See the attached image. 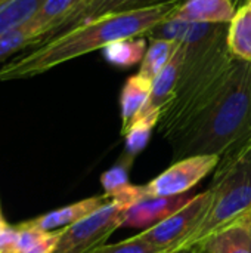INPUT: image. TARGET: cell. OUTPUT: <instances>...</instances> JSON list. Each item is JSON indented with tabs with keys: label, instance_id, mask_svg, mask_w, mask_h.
I'll use <instances>...</instances> for the list:
<instances>
[{
	"label": "cell",
	"instance_id": "6da1fadb",
	"mask_svg": "<svg viewBox=\"0 0 251 253\" xmlns=\"http://www.w3.org/2000/svg\"><path fill=\"white\" fill-rule=\"evenodd\" d=\"M146 37L170 39L185 49L175 96L161 111L157 126L158 133L170 142L220 93L235 58L228 46V25L223 24L169 19Z\"/></svg>",
	"mask_w": 251,
	"mask_h": 253
},
{
	"label": "cell",
	"instance_id": "7a4b0ae2",
	"mask_svg": "<svg viewBox=\"0 0 251 253\" xmlns=\"http://www.w3.org/2000/svg\"><path fill=\"white\" fill-rule=\"evenodd\" d=\"M185 0H167L136 10L112 13L78 25L37 47L10 59L0 68V82L21 80L46 73L56 65L105 49L114 42L146 37L154 28L172 19Z\"/></svg>",
	"mask_w": 251,
	"mask_h": 253
},
{
	"label": "cell",
	"instance_id": "3957f363",
	"mask_svg": "<svg viewBox=\"0 0 251 253\" xmlns=\"http://www.w3.org/2000/svg\"><path fill=\"white\" fill-rule=\"evenodd\" d=\"M251 135V62L234 61L220 93L170 142L175 162L222 156Z\"/></svg>",
	"mask_w": 251,
	"mask_h": 253
},
{
	"label": "cell",
	"instance_id": "277c9868",
	"mask_svg": "<svg viewBox=\"0 0 251 253\" xmlns=\"http://www.w3.org/2000/svg\"><path fill=\"white\" fill-rule=\"evenodd\" d=\"M210 206L175 251L203 245L210 236L251 211V135L220 156L215 169Z\"/></svg>",
	"mask_w": 251,
	"mask_h": 253
},
{
	"label": "cell",
	"instance_id": "5b68a950",
	"mask_svg": "<svg viewBox=\"0 0 251 253\" xmlns=\"http://www.w3.org/2000/svg\"><path fill=\"white\" fill-rule=\"evenodd\" d=\"M145 187L127 185L105 206L80 222L61 230L59 242L53 253H89L123 227L130 206L146 196Z\"/></svg>",
	"mask_w": 251,
	"mask_h": 253
},
{
	"label": "cell",
	"instance_id": "8992f818",
	"mask_svg": "<svg viewBox=\"0 0 251 253\" xmlns=\"http://www.w3.org/2000/svg\"><path fill=\"white\" fill-rule=\"evenodd\" d=\"M210 199L212 194L207 188L204 193L191 197L175 213H172L161 222L141 231L136 236L154 246L170 249L175 252L176 245L182 239H185L198 224V221L206 215L210 206Z\"/></svg>",
	"mask_w": 251,
	"mask_h": 253
},
{
	"label": "cell",
	"instance_id": "52a82bcc",
	"mask_svg": "<svg viewBox=\"0 0 251 253\" xmlns=\"http://www.w3.org/2000/svg\"><path fill=\"white\" fill-rule=\"evenodd\" d=\"M220 157L213 154L191 156L175 162L161 175L152 179L145 190L152 197H178L195 187L216 169Z\"/></svg>",
	"mask_w": 251,
	"mask_h": 253
},
{
	"label": "cell",
	"instance_id": "ba28073f",
	"mask_svg": "<svg viewBox=\"0 0 251 253\" xmlns=\"http://www.w3.org/2000/svg\"><path fill=\"white\" fill-rule=\"evenodd\" d=\"M161 1L167 0H80L61 21H58L34 46H40L78 25L96 21L99 18L112 15V13H121L129 10L142 9L146 6H152Z\"/></svg>",
	"mask_w": 251,
	"mask_h": 253
},
{
	"label": "cell",
	"instance_id": "9c48e42d",
	"mask_svg": "<svg viewBox=\"0 0 251 253\" xmlns=\"http://www.w3.org/2000/svg\"><path fill=\"white\" fill-rule=\"evenodd\" d=\"M111 199L112 197H109L107 194L84 199V200H80L77 203L64 206V208L52 211L49 213H44V215H41V216H38L36 219L27 221V224L34 227V228H38V230H41L44 233L61 231V230H65V228L80 222L81 219L90 216L98 209L105 206Z\"/></svg>",
	"mask_w": 251,
	"mask_h": 253
},
{
	"label": "cell",
	"instance_id": "30bf717a",
	"mask_svg": "<svg viewBox=\"0 0 251 253\" xmlns=\"http://www.w3.org/2000/svg\"><path fill=\"white\" fill-rule=\"evenodd\" d=\"M189 199L188 197H152L145 196L138 203L129 208L126 213V219L123 227H133V228H149L172 213H175L178 209H180Z\"/></svg>",
	"mask_w": 251,
	"mask_h": 253
},
{
	"label": "cell",
	"instance_id": "8fae6325",
	"mask_svg": "<svg viewBox=\"0 0 251 253\" xmlns=\"http://www.w3.org/2000/svg\"><path fill=\"white\" fill-rule=\"evenodd\" d=\"M183 56H185V49L182 44L178 43V49H176L175 55L172 56V59L158 73V76L152 80L149 99L139 117H143L151 113H161L164 110V107L173 99L175 90L178 86V80L180 77L182 65H183Z\"/></svg>",
	"mask_w": 251,
	"mask_h": 253
},
{
	"label": "cell",
	"instance_id": "7c38bea8",
	"mask_svg": "<svg viewBox=\"0 0 251 253\" xmlns=\"http://www.w3.org/2000/svg\"><path fill=\"white\" fill-rule=\"evenodd\" d=\"M203 253H251V211L210 236Z\"/></svg>",
	"mask_w": 251,
	"mask_h": 253
},
{
	"label": "cell",
	"instance_id": "4fadbf2b",
	"mask_svg": "<svg viewBox=\"0 0 251 253\" xmlns=\"http://www.w3.org/2000/svg\"><path fill=\"white\" fill-rule=\"evenodd\" d=\"M237 12L234 0H185L172 19L194 24L228 25Z\"/></svg>",
	"mask_w": 251,
	"mask_h": 253
},
{
	"label": "cell",
	"instance_id": "5bb4252c",
	"mask_svg": "<svg viewBox=\"0 0 251 253\" xmlns=\"http://www.w3.org/2000/svg\"><path fill=\"white\" fill-rule=\"evenodd\" d=\"M152 82L143 79L139 74L129 77L121 89L120 111H121V133L130 129V126L139 119L151 95Z\"/></svg>",
	"mask_w": 251,
	"mask_h": 253
},
{
	"label": "cell",
	"instance_id": "9a60e30c",
	"mask_svg": "<svg viewBox=\"0 0 251 253\" xmlns=\"http://www.w3.org/2000/svg\"><path fill=\"white\" fill-rule=\"evenodd\" d=\"M228 46L234 58L251 62V9L243 4L228 24Z\"/></svg>",
	"mask_w": 251,
	"mask_h": 253
},
{
	"label": "cell",
	"instance_id": "2e32d148",
	"mask_svg": "<svg viewBox=\"0 0 251 253\" xmlns=\"http://www.w3.org/2000/svg\"><path fill=\"white\" fill-rule=\"evenodd\" d=\"M46 0H1L0 36L28 24Z\"/></svg>",
	"mask_w": 251,
	"mask_h": 253
},
{
	"label": "cell",
	"instance_id": "e0dca14e",
	"mask_svg": "<svg viewBox=\"0 0 251 253\" xmlns=\"http://www.w3.org/2000/svg\"><path fill=\"white\" fill-rule=\"evenodd\" d=\"M178 49V43L170 39H149V46L141 62L139 76L152 82L167 65Z\"/></svg>",
	"mask_w": 251,
	"mask_h": 253
},
{
	"label": "cell",
	"instance_id": "ac0fdd59",
	"mask_svg": "<svg viewBox=\"0 0 251 253\" xmlns=\"http://www.w3.org/2000/svg\"><path fill=\"white\" fill-rule=\"evenodd\" d=\"M146 49L148 46L145 37H132L114 42L107 46L104 49V56L109 64L115 67L129 68L138 62H142Z\"/></svg>",
	"mask_w": 251,
	"mask_h": 253
},
{
	"label": "cell",
	"instance_id": "d6986e66",
	"mask_svg": "<svg viewBox=\"0 0 251 253\" xmlns=\"http://www.w3.org/2000/svg\"><path fill=\"white\" fill-rule=\"evenodd\" d=\"M18 228V243L15 253H53L61 231L55 233H44L38 228L22 222L16 225Z\"/></svg>",
	"mask_w": 251,
	"mask_h": 253
},
{
	"label": "cell",
	"instance_id": "ffe728a7",
	"mask_svg": "<svg viewBox=\"0 0 251 253\" xmlns=\"http://www.w3.org/2000/svg\"><path fill=\"white\" fill-rule=\"evenodd\" d=\"M160 116L161 113H151L139 117L126 132V156L129 162H133V159L146 147L152 130L158 126Z\"/></svg>",
	"mask_w": 251,
	"mask_h": 253
},
{
	"label": "cell",
	"instance_id": "44dd1931",
	"mask_svg": "<svg viewBox=\"0 0 251 253\" xmlns=\"http://www.w3.org/2000/svg\"><path fill=\"white\" fill-rule=\"evenodd\" d=\"M80 0H46L30 24L37 31V40L34 46L40 42V39L58 22L61 21Z\"/></svg>",
	"mask_w": 251,
	"mask_h": 253
},
{
	"label": "cell",
	"instance_id": "7402d4cb",
	"mask_svg": "<svg viewBox=\"0 0 251 253\" xmlns=\"http://www.w3.org/2000/svg\"><path fill=\"white\" fill-rule=\"evenodd\" d=\"M37 36V31L30 22L7 34L0 36V62L6 61L9 56L25 47L34 46Z\"/></svg>",
	"mask_w": 251,
	"mask_h": 253
},
{
	"label": "cell",
	"instance_id": "603a6c76",
	"mask_svg": "<svg viewBox=\"0 0 251 253\" xmlns=\"http://www.w3.org/2000/svg\"><path fill=\"white\" fill-rule=\"evenodd\" d=\"M173 251L170 249H163L158 246H154L142 239H139L138 236L115 243V245H101L98 248H95L93 251L89 253H172Z\"/></svg>",
	"mask_w": 251,
	"mask_h": 253
},
{
	"label": "cell",
	"instance_id": "cb8c5ba5",
	"mask_svg": "<svg viewBox=\"0 0 251 253\" xmlns=\"http://www.w3.org/2000/svg\"><path fill=\"white\" fill-rule=\"evenodd\" d=\"M129 166L130 162L118 163L101 176V184L104 187V194L114 197L123 188L129 185Z\"/></svg>",
	"mask_w": 251,
	"mask_h": 253
},
{
	"label": "cell",
	"instance_id": "d4e9b609",
	"mask_svg": "<svg viewBox=\"0 0 251 253\" xmlns=\"http://www.w3.org/2000/svg\"><path fill=\"white\" fill-rule=\"evenodd\" d=\"M18 243V228L7 225L0 233V253H15Z\"/></svg>",
	"mask_w": 251,
	"mask_h": 253
},
{
	"label": "cell",
	"instance_id": "484cf974",
	"mask_svg": "<svg viewBox=\"0 0 251 253\" xmlns=\"http://www.w3.org/2000/svg\"><path fill=\"white\" fill-rule=\"evenodd\" d=\"M172 253H203V245H194V246L179 249V251H175Z\"/></svg>",
	"mask_w": 251,
	"mask_h": 253
},
{
	"label": "cell",
	"instance_id": "4316f807",
	"mask_svg": "<svg viewBox=\"0 0 251 253\" xmlns=\"http://www.w3.org/2000/svg\"><path fill=\"white\" fill-rule=\"evenodd\" d=\"M6 227H7V224H6V221L3 219V216L0 215V233H1Z\"/></svg>",
	"mask_w": 251,
	"mask_h": 253
},
{
	"label": "cell",
	"instance_id": "83f0119b",
	"mask_svg": "<svg viewBox=\"0 0 251 253\" xmlns=\"http://www.w3.org/2000/svg\"><path fill=\"white\" fill-rule=\"evenodd\" d=\"M234 3H235V6H237V9H238L240 6L246 4V3H247V0H234Z\"/></svg>",
	"mask_w": 251,
	"mask_h": 253
},
{
	"label": "cell",
	"instance_id": "f1b7e54d",
	"mask_svg": "<svg viewBox=\"0 0 251 253\" xmlns=\"http://www.w3.org/2000/svg\"><path fill=\"white\" fill-rule=\"evenodd\" d=\"M246 4H247V6L251 9V0H247V3H246Z\"/></svg>",
	"mask_w": 251,
	"mask_h": 253
},
{
	"label": "cell",
	"instance_id": "f546056e",
	"mask_svg": "<svg viewBox=\"0 0 251 253\" xmlns=\"http://www.w3.org/2000/svg\"><path fill=\"white\" fill-rule=\"evenodd\" d=\"M0 1H1V0H0Z\"/></svg>",
	"mask_w": 251,
	"mask_h": 253
}]
</instances>
